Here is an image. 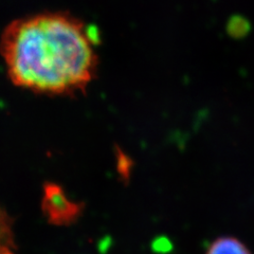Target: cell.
<instances>
[{
	"mask_svg": "<svg viewBox=\"0 0 254 254\" xmlns=\"http://www.w3.org/2000/svg\"><path fill=\"white\" fill-rule=\"evenodd\" d=\"M206 254H251V252L237 238L226 236L214 241Z\"/></svg>",
	"mask_w": 254,
	"mask_h": 254,
	"instance_id": "obj_3",
	"label": "cell"
},
{
	"mask_svg": "<svg viewBox=\"0 0 254 254\" xmlns=\"http://www.w3.org/2000/svg\"><path fill=\"white\" fill-rule=\"evenodd\" d=\"M116 158L118 173L120 174L122 179H129L130 172L132 169V160L124 152H122L120 148H119V150L116 153Z\"/></svg>",
	"mask_w": 254,
	"mask_h": 254,
	"instance_id": "obj_5",
	"label": "cell"
},
{
	"mask_svg": "<svg viewBox=\"0 0 254 254\" xmlns=\"http://www.w3.org/2000/svg\"><path fill=\"white\" fill-rule=\"evenodd\" d=\"M0 254H15L10 221L3 212H0Z\"/></svg>",
	"mask_w": 254,
	"mask_h": 254,
	"instance_id": "obj_4",
	"label": "cell"
},
{
	"mask_svg": "<svg viewBox=\"0 0 254 254\" xmlns=\"http://www.w3.org/2000/svg\"><path fill=\"white\" fill-rule=\"evenodd\" d=\"M43 212L52 224L67 226L77 220L82 215L84 205L70 199L64 189L50 182L44 187Z\"/></svg>",
	"mask_w": 254,
	"mask_h": 254,
	"instance_id": "obj_2",
	"label": "cell"
},
{
	"mask_svg": "<svg viewBox=\"0 0 254 254\" xmlns=\"http://www.w3.org/2000/svg\"><path fill=\"white\" fill-rule=\"evenodd\" d=\"M92 34L69 13L27 16L4 29L0 54L16 86L43 94L83 93L98 70Z\"/></svg>",
	"mask_w": 254,
	"mask_h": 254,
	"instance_id": "obj_1",
	"label": "cell"
},
{
	"mask_svg": "<svg viewBox=\"0 0 254 254\" xmlns=\"http://www.w3.org/2000/svg\"><path fill=\"white\" fill-rule=\"evenodd\" d=\"M153 249L158 253H168L172 249V244L165 237L157 238L153 243Z\"/></svg>",
	"mask_w": 254,
	"mask_h": 254,
	"instance_id": "obj_6",
	"label": "cell"
}]
</instances>
